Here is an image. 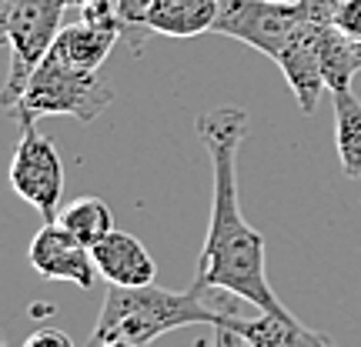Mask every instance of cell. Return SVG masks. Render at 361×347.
Returning a JSON list of instances; mask_svg holds the SVG:
<instances>
[{"instance_id": "obj_11", "label": "cell", "mask_w": 361, "mask_h": 347, "mask_svg": "<svg viewBox=\"0 0 361 347\" xmlns=\"http://www.w3.org/2000/svg\"><path fill=\"white\" fill-rule=\"evenodd\" d=\"M221 0H151L147 27L164 37H201L218 24Z\"/></svg>"}, {"instance_id": "obj_20", "label": "cell", "mask_w": 361, "mask_h": 347, "mask_svg": "<svg viewBox=\"0 0 361 347\" xmlns=\"http://www.w3.org/2000/svg\"><path fill=\"white\" fill-rule=\"evenodd\" d=\"M13 7H17V0H0V44H7V27H11Z\"/></svg>"}, {"instance_id": "obj_22", "label": "cell", "mask_w": 361, "mask_h": 347, "mask_svg": "<svg viewBox=\"0 0 361 347\" xmlns=\"http://www.w3.org/2000/svg\"><path fill=\"white\" fill-rule=\"evenodd\" d=\"M71 7H87V4H94V0H67Z\"/></svg>"}, {"instance_id": "obj_1", "label": "cell", "mask_w": 361, "mask_h": 347, "mask_svg": "<svg viewBox=\"0 0 361 347\" xmlns=\"http://www.w3.org/2000/svg\"><path fill=\"white\" fill-rule=\"evenodd\" d=\"M194 130L211 157L214 187H211V220L191 287L204 294L224 291L268 314H291L271 291L264 274L268 267L264 237L245 220L238 201V154L247 137V111L234 103L207 107L197 114Z\"/></svg>"}, {"instance_id": "obj_10", "label": "cell", "mask_w": 361, "mask_h": 347, "mask_svg": "<svg viewBox=\"0 0 361 347\" xmlns=\"http://www.w3.org/2000/svg\"><path fill=\"white\" fill-rule=\"evenodd\" d=\"M221 324L234 327L247 341V347H338L328 334L301 324L295 314H268V310H261L258 317H238L234 310H228L221 317Z\"/></svg>"}, {"instance_id": "obj_8", "label": "cell", "mask_w": 361, "mask_h": 347, "mask_svg": "<svg viewBox=\"0 0 361 347\" xmlns=\"http://www.w3.org/2000/svg\"><path fill=\"white\" fill-rule=\"evenodd\" d=\"M318 27L322 24L305 20L291 34V40L284 44V51L274 57V64L281 67L284 80H288V87H291L298 107L305 114L318 111V101H322V90H324L322 53H318Z\"/></svg>"}, {"instance_id": "obj_3", "label": "cell", "mask_w": 361, "mask_h": 347, "mask_svg": "<svg viewBox=\"0 0 361 347\" xmlns=\"http://www.w3.org/2000/svg\"><path fill=\"white\" fill-rule=\"evenodd\" d=\"M114 87L97 74V70H80L61 61L57 53H47L40 67L30 74L20 101L7 114L24 127L37 117H74L90 124L94 117L104 114V107L114 103Z\"/></svg>"}, {"instance_id": "obj_18", "label": "cell", "mask_w": 361, "mask_h": 347, "mask_svg": "<svg viewBox=\"0 0 361 347\" xmlns=\"http://www.w3.org/2000/svg\"><path fill=\"white\" fill-rule=\"evenodd\" d=\"M24 347H74V341L64 331H57V327H37V331L27 334Z\"/></svg>"}, {"instance_id": "obj_17", "label": "cell", "mask_w": 361, "mask_h": 347, "mask_svg": "<svg viewBox=\"0 0 361 347\" xmlns=\"http://www.w3.org/2000/svg\"><path fill=\"white\" fill-rule=\"evenodd\" d=\"M331 24H335L341 34H348L351 40H361V0H341L335 7Z\"/></svg>"}, {"instance_id": "obj_19", "label": "cell", "mask_w": 361, "mask_h": 347, "mask_svg": "<svg viewBox=\"0 0 361 347\" xmlns=\"http://www.w3.org/2000/svg\"><path fill=\"white\" fill-rule=\"evenodd\" d=\"M211 347H247V341L234 327H228V324H218L214 327V344Z\"/></svg>"}, {"instance_id": "obj_13", "label": "cell", "mask_w": 361, "mask_h": 347, "mask_svg": "<svg viewBox=\"0 0 361 347\" xmlns=\"http://www.w3.org/2000/svg\"><path fill=\"white\" fill-rule=\"evenodd\" d=\"M318 53H322L324 90H351V77L361 70V40H351L335 24L318 27Z\"/></svg>"}, {"instance_id": "obj_7", "label": "cell", "mask_w": 361, "mask_h": 347, "mask_svg": "<svg viewBox=\"0 0 361 347\" xmlns=\"http://www.w3.org/2000/svg\"><path fill=\"white\" fill-rule=\"evenodd\" d=\"M27 258H30V267L37 270L40 277H47V281L78 284V287H84V291H90V287L97 284V277H101V274H97V264H94V254H90V247H84L80 241H74L57 220L44 224V227L34 234Z\"/></svg>"}, {"instance_id": "obj_16", "label": "cell", "mask_w": 361, "mask_h": 347, "mask_svg": "<svg viewBox=\"0 0 361 347\" xmlns=\"http://www.w3.org/2000/svg\"><path fill=\"white\" fill-rule=\"evenodd\" d=\"M114 7H117V20H121V37L128 40L134 57H141L144 44L151 37V27H147L151 0H114Z\"/></svg>"}, {"instance_id": "obj_2", "label": "cell", "mask_w": 361, "mask_h": 347, "mask_svg": "<svg viewBox=\"0 0 361 347\" xmlns=\"http://www.w3.org/2000/svg\"><path fill=\"white\" fill-rule=\"evenodd\" d=\"M234 308H211L207 294L197 287L188 291H164L154 284L144 287H111L104 297L97 324L90 331V347H101L104 341H130L147 347L154 337L191 327V324H221V317Z\"/></svg>"}, {"instance_id": "obj_14", "label": "cell", "mask_w": 361, "mask_h": 347, "mask_svg": "<svg viewBox=\"0 0 361 347\" xmlns=\"http://www.w3.org/2000/svg\"><path fill=\"white\" fill-rule=\"evenodd\" d=\"M335 97V147L341 174L361 180V97L355 90H338Z\"/></svg>"}, {"instance_id": "obj_4", "label": "cell", "mask_w": 361, "mask_h": 347, "mask_svg": "<svg viewBox=\"0 0 361 347\" xmlns=\"http://www.w3.org/2000/svg\"><path fill=\"white\" fill-rule=\"evenodd\" d=\"M71 7L67 0H17L7 27V47H11V70L0 90V107L11 111L20 101L30 74L40 67V61L51 53L54 40L61 34V13Z\"/></svg>"}, {"instance_id": "obj_5", "label": "cell", "mask_w": 361, "mask_h": 347, "mask_svg": "<svg viewBox=\"0 0 361 347\" xmlns=\"http://www.w3.org/2000/svg\"><path fill=\"white\" fill-rule=\"evenodd\" d=\"M11 187L20 201L37 210L44 224L57 220L64 194V160L57 154V144L34 124L20 127V141L11 160Z\"/></svg>"}, {"instance_id": "obj_15", "label": "cell", "mask_w": 361, "mask_h": 347, "mask_svg": "<svg viewBox=\"0 0 361 347\" xmlns=\"http://www.w3.org/2000/svg\"><path fill=\"white\" fill-rule=\"evenodd\" d=\"M57 224L84 247H94L114 231V214H111V207L104 204L101 197H78L67 207H61Z\"/></svg>"}, {"instance_id": "obj_23", "label": "cell", "mask_w": 361, "mask_h": 347, "mask_svg": "<svg viewBox=\"0 0 361 347\" xmlns=\"http://www.w3.org/2000/svg\"><path fill=\"white\" fill-rule=\"evenodd\" d=\"M268 4H284V7H295V4H301V0H268Z\"/></svg>"}, {"instance_id": "obj_6", "label": "cell", "mask_w": 361, "mask_h": 347, "mask_svg": "<svg viewBox=\"0 0 361 347\" xmlns=\"http://www.w3.org/2000/svg\"><path fill=\"white\" fill-rule=\"evenodd\" d=\"M305 20L308 17L301 11V4L284 7V4H268V0H221L214 34L241 40L274 61Z\"/></svg>"}, {"instance_id": "obj_12", "label": "cell", "mask_w": 361, "mask_h": 347, "mask_svg": "<svg viewBox=\"0 0 361 347\" xmlns=\"http://www.w3.org/2000/svg\"><path fill=\"white\" fill-rule=\"evenodd\" d=\"M121 40V30L114 27H97V24H71L61 27V34L54 40L51 51L67 61L71 67H80V70H101V64L107 61V53L114 51V44Z\"/></svg>"}, {"instance_id": "obj_9", "label": "cell", "mask_w": 361, "mask_h": 347, "mask_svg": "<svg viewBox=\"0 0 361 347\" xmlns=\"http://www.w3.org/2000/svg\"><path fill=\"white\" fill-rule=\"evenodd\" d=\"M97 274L111 287H144V284H154L157 277V264L147 254V247L124 231H111L101 244L90 247Z\"/></svg>"}, {"instance_id": "obj_21", "label": "cell", "mask_w": 361, "mask_h": 347, "mask_svg": "<svg viewBox=\"0 0 361 347\" xmlns=\"http://www.w3.org/2000/svg\"><path fill=\"white\" fill-rule=\"evenodd\" d=\"M101 347H141V344H130V341H104Z\"/></svg>"}, {"instance_id": "obj_24", "label": "cell", "mask_w": 361, "mask_h": 347, "mask_svg": "<svg viewBox=\"0 0 361 347\" xmlns=\"http://www.w3.org/2000/svg\"><path fill=\"white\" fill-rule=\"evenodd\" d=\"M0 347H7V344H4V337H0Z\"/></svg>"}]
</instances>
